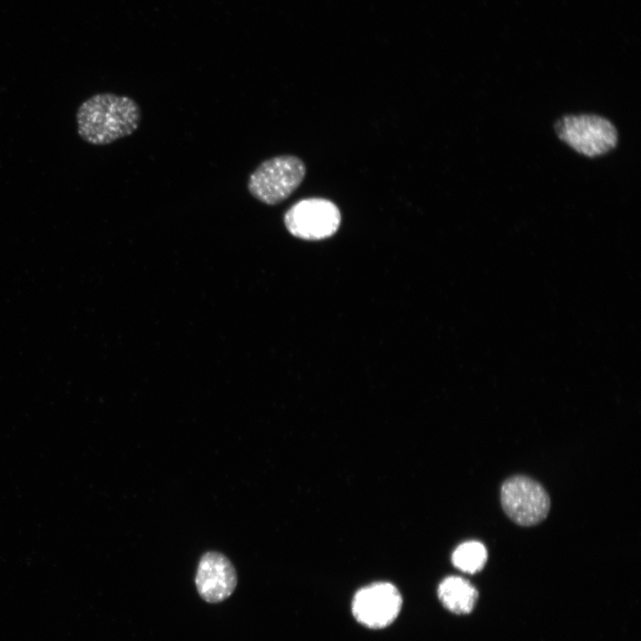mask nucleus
Returning <instances> with one entry per match:
<instances>
[{
    "label": "nucleus",
    "mask_w": 641,
    "mask_h": 641,
    "mask_svg": "<svg viewBox=\"0 0 641 641\" xmlns=\"http://www.w3.org/2000/svg\"><path fill=\"white\" fill-rule=\"evenodd\" d=\"M142 121L139 104L131 97L97 93L77 111L78 135L93 145H106L134 134Z\"/></svg>",
    "instance_id": "obj_1"
},
{
    "label": "nucleus",
    "mask_w": 641,
    "mask_h": 641,
    "mask_svg": "<svg viewBox=\"0 0 641 641\" xmlns=\"http://www.w3.org/2000/svg\"><path fill=\"white\" fill-rule=\"evenodd\" d=\"M306 174L304 161L294 155H280L263 161L249 175L247 187L258 201L278 205L300 186Z\"/></svg>",
    "instance_id": "obj_2"
},
{
    "label": "nucleus",
    "mask_w": 641,
    "mask_h": 641,
    "mask_svg": "<svg viewBox=\"0 0 641 641\" xmlns=\"http://www.w3.org/2000/svg\"><path fill=\"white\" fill-rule=\"evenodd\" d=\"M555 131L561 142L588 158L605 155L619 142L613 122L596 114L564 115L556 121Z\"/></svg>",
    "instance_id": "obj_3"
},
{
    "label": "nucleus",
    "mask_w": 641,
    "mask_h": 641,
    "mask_svg": "<svg viewBox=\"0 0 641 641\" xmlns=\"http://www.w3.org/2000/svg\"><path fill=\"white\" fill-rule=\"evenodd\" d=\"M500 502L506 515L516 524L532 526L548 515L550 499L545 488L526 475H514L501 485Z\"/></svg>",
    "instance_id": "obj_4"
},
{
    "label": "nucleus",
    "mask_w": 641,
    "mask_h": 641,
    "mask_svg": "<svg viewBox=\"0 0 641 641\" xmlns=\"http://www.w3.org/2000/svg\"><path fill=\"white\" fill-rule=\"evenodd\" d=\"M341 223L337 206L323 198L304 199L284 214V224L293 236L306 240H320L334 235Z\"/></svg>",
    "instance_id": "obj_5"
},
{
    "label": "nucleus",
    "mask_w": 641,
    "mask_h": 641,
    "mask_svg": "<svg viewBox=\"0 0 641 641\" xmlns=\"http://www.w3.org/2000/svg\"><path fill=\"white\" fill-rule=\"evenodd\" d=\"M402 607V596L396 586L378 581L358 589L353 596L351 610L362 626L378 629L391 625Z\"/></svg>",
    "instance_id": "obj_6"
},
{
    "label": "nucleus",
    "mask_w": 641,
    "mask_h": 641,
    "mask_svg": "<svg viewBox=\"0 0 641 641\" xmlns=\"http://www.w3.org/2000/svg\"><path fill=\"white\" fill-rule=\"evenodd\" d=\"M237 581L236 570L223 554L207 551L202 555L198 564L195 583L203 600L216 604L227 599L233 593Z\"/></svg>",
    "instance_id": "obj_7"
},
{
    "label": "nucleus",
    "mask_w": 641,
    "mask_h": 641,
    "mask_svg": "<svg viewBox=\"0 0 641 641\" xmlns=\"http://www.w3.org/2000/svg\"><path fill=\"white\" fill-rule=\"evenodd\" d=\"M437 596L448 611L463 614L473 610L478 593L467 580L458 576H449L439 584Z\"/></svg>",
    "instance_id": "obj_8"
},
{
    "label": "nucleus",
    "mask_w": 641,
    "mask_h": 641,
    "mask_svg": "<svg viewBox=\"0 0 641 641\" xmlns=\"http://www.w3.org/2000/svg\"><path fill=\"white\" fill-rule=\"evenodd\" d=\"M488 554L484 545L479 541H467L456 548L451 556L453 565L467 573H475L483 568Z\"/></svg>",
    "instance_id": "obj_9"
}]
</instances>
